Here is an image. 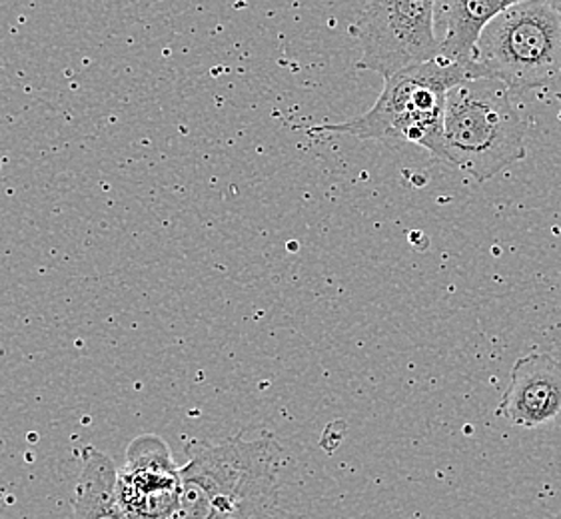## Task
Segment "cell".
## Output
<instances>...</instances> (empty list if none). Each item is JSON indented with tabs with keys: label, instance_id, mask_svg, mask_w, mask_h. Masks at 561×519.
I'll return each mask as SVG.
<instances>
[{
	"label": "cell",
	"instance_id": "1",
	"mask_svg": "<svg viewBox=\"0 0 561 519\" xmlns=\"http://www.w3.org/2000/svg\"><path fill=\"white\" fill-rule=\"evenodd\" d=\"M184 453L179 504L167 519H262L276 508L284 452L274 436L194 440Z\"/></svg>",
	"mask_w": 561,
	"mask_h": 519
},
{
	"label": "cell",
	"instance_id": "2",
	"mask_svg": "<svg viewBox=\"0 0 561 519\" xmlns=\"http://www.w3.org/2000/svg\"><path fill=\"white\" fill-rule=\"evenodd\" d=\"M483 77L488 72L480 65L463 67L436 58L383 80L382 94L368 113L316 130L356 136L359 140H404L426 148L434 159L444 162V114L449 91Z\"/></svg>",
	"mask_w": 561,
	"mask_h": 519
},
{
	"label": "cell",
	"instance_id": "3",
	"mask_svg": "<svg viewBox=\"0 0 561 519\" xmlns=\"http://www.w3.org/2000/svg\"><path fill=\"white\" fill-rule=\"evenodd\" d=\"M524 159L526 125L504 82L483 77L449 91L444 162L483 184Z\"/></svg>",
	"mask_w": 561,
	"mask_h": 519
},
{
	"label": "cell",
	"instance_id": "4",
	"mask_svg": "<svg viewBox=\"0 0 561 519\" xmlns=\"http://www.w3.org/2000/svg\"><path fill=\"white\" fill-rule=\"evenodd\" d=\"M476 65L510 91L539 89L561 74V0L512 2L485 26Z\"/></svg>",
	"mask_w": 561,
	"mask_h": 519
},
{
	"label": "cell",
	"instance_id": "5",
	"mask_svg": "<svg viewBox=\"0 0 561 519\" xmlns=\"http://www.w3.org/2000/svg\"><path fill=\"white\" fill-rule=\"evenodd\" d=\"M350 33L362 48L359 70L383 80L439 57L434 0H374L359 11Z\"/></svg>",
	"mask_w": 561,
	"mask_h": 519
},
{
	"label": "cell",
	"instance_id": "6",
	"mask_svg": "<svg viewBox=\"0 0 561 519\" xmlns=\"http://www.w3.org/2000/svg\"><path fill=\"white\" fill-rule=\"evenodd\" d=\"M116 497L130 519H167L180 497V468L169 443L142 434L128 443L126 462L116 477Z\"/></svg>",
	"mask_w": 561,
	"mask_h": 519
},
{
	"label": "cell",
	"instance_id": "7",
	"mask_svg": "<svg viewBox=\"0 0 561 519\" xmlns=\"http://www.w3.org/2000/svg\"><path fill=\"white\" fill-rule=\"evenodd\" d=\"M497 418L524 429L546 428L561 416V361L531 351L514 364Z\"/></svg>",
	"mask_w": 561,
	"mask_h": 519
},
{
	"label": "cell",
	"instance_id": "8",
	"mask_svg": "<svg viewBox=\"0 0 561 519\" xmlns=\"http://www.w3.org/2000/svg\"><path fill=\"white\" fill-rule=\"evenodd\" d=\"M514 0H442L436 21L444 23L439 57L454 65H476V50L485 26Z\"/></svg>",
	"mask_w": 561,
	"mask_h": 519
},
{
	"label": "cell",
	"instance_id": "9",
	"mask_svg": "<svg viewBox=\"0 0 561 519\" xmlns=\"http://www.w3.org/2000/svg\"><path fill=\"white\" fill-rule=\"evenodd\" d=\"M82 470L75 487L72 519H130L116 497L118 470L101 450L87 446L80 452Z\"/></svg>",
	"mask_w": 561,
	"mask_h": 519
}]
</instances>
